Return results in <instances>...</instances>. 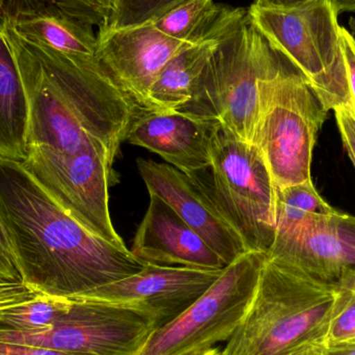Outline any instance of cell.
<instances>
[{"label": "cell", "mask_w": 355, "mask_h": 355, "mask_svg": "<svg viewBox=\"0 0 355 355\" xmlns=\"http://www.w3.org/2000/svg\"><path fill=\"white\" fill-rule=\"evenodd\" d=\"M0 214L23 282L44 295L83 298L146 266L128 248L85 229L20 162L3 157Z\"/></svg>", "instance_id": "1"}, {"label": "cell", "mask_w": 355, "mask_h": 355, "mask_svg": "<svg viewBox=\"0 0 355 355\" xmlns=\"http://www.w3.org/2000/svg\"><path fill=\"white\" fill-rule=\"evenodd\" d=\"M4 35L26 94L27 146L116 157L141 110L97 56L69 55L29 41L6 18Z\"/></svg>", "instance_id": "2"}, {"label": "cell", "mask_w": 355, "mask_h": 355, "mask_svg": "<svg viewBox=\"0 0 355 355\" xmlns=\"http://www.w3.org/2000/svg\"><path fill=\"white\" fill-rule=\"evenodd\" d=\"M343 300L324 283L266 256L256 294L223 355H306L324 349Z\"/></svg>", "instance_id": "3"}, {"label": "cell", "mask_w": 355, "mask_h": 355, "mask_svg": "<svg viewBox=\"0 0 355 355\" xmlns=\"http://www.w3.org/2000/svg\"><path fill=\"white\" fill-rule=\"evenodd\" d=\"M198 89L185 112L214 119L241 141L252 143L258 116L259 85L285 58L263 37L248 10L233 8L215 33Z\"/></svg>", "instance_id": "4"}, {"label": "cell", "mask_w": 355, "mask_h": 355, "mask_svg": "<svg viewBox=\"0 0 355 355\" xmlns=\"http://www.w3.org/2000/svg\"><path fill=\"white\" fill-rule=\"evenodd\" d=\"M327 112L285 58L259 85L252 145L262 154L277 189L311 181L313 151Z\"/></svg>", "instance_id": "5"}, {"label": "cell", "mask_w": 355, "mask_h": 355, "mask_svg": "<svg viewBox=\"0 0 355 355\" xmlns=\"http://www.w3.org/2000/svg\"><path fill=\"white\" fill-rule=\"evenodd\" d=\"M248 15L263 37L304 76L327 112L352 106L340 12L331 0L293 8L252 4Z\"/></svg>", "instance_id": "6"}, {"label": "cell", "mask_w": 355, "mask_h": 355, "mask_svg": "<svg viewBox=\"0 0 355 355\" xmlns=\"http://www.w3.org/2000/svg\"><path fill=\"white\" fill-rule=\"evenodd\" d=\"M266 254L248 252L227 265L185 312L156 329L137 355H200L229 341L256 294Z\"/></svg>", "instance_id": "7"}, {"label": "cell", "mask_w": 355, "mask_h": 355, "mask_svg": "<svg viewBox=\"0 0 355 355\" xmlns=\"http://www.w3.org/2000/svg\"><path fill=\"white\" fill-rule=\"evenodd\" d=\"M209 185L250 252L275 240L277 189L258 148L219 125L211 149Z\"/></svg>", "instance_id": "8"}, {"label": "cell", "mask_w": 355, "mask_h": 355, "mask_svg": "<svg viewBox=\"0 0 355 355\" xmlns=\"http://www.w3.org/2000/svg\"><path fill=\"white\" fill-rule=\"evenodd\" d=\"M114 156L89 151L77 155L41 145L27 146L21 164L85 229L121 248H128L114 229L110 188L118 181Z\"/></svg>", "instance_id": "9"}, {"label": "cell", "mask_w": 355, "mask_h": 355, "mask_svg": "<svg viewBox=\"0 0 355 355\" xmlns=\"http://www.w3.org/2000/svg\"><path fill=\"white\" fill-rule=\"evenodd\" d=\"M73 300L60 324L33 333L0 331V343L81 355H137L157 329L153 315L139 306Z\"/></svg>", "instance_id": "10"}, {"label": "cell", "mask_w": 355, "mask_h": 355, "mask_svg": "<svg viewBox=\"0 0 355 355\" xmlns=\"http://www.w3.org/2000/svg\"><path fill=\"white\" fill-rule=\"evenodd\" d=\"M137 170L149 193L174 209L175 212L212 248L225 266L248 250L200 174H184L168 164L137 158Z\"/></svg>", "instance_id": "11"}, {"label": "cell", "mask_w": 355, "mask_h": 355, "mask_svg": "<svg viewBox=\"0 0 355 355\" xmlns=\"http://www.w3.org/2000/svg\"><path fill=\"white\" fill-rule=\"evenodd\" d=\"M96 56L141 110L149 107L152 85L180 52L196 43L168 37L154 24L97 31Z\"/></svg>", "instance_id": "12"}, {"label": "cell", "mask_w": 355, "mask_h": 355, "mask_svg": "<svg viewBox=\"0 0 355 355\" xmlns=\"http://www.w3.org/2000/svg\"><path fill=\"white\" fill-rule=\"evenodd\" d=\"M223 270L146 264L139 273L103 286L80 300L139 306L151 313L157 329H162L200 298Z\"/></svg>", "instance_id": "13"}, {"label": "cell", "mask_w": 355, "mask_h": 355, "mask_svg": "<svg viewBox=\"0 0 355 355\" xmlns=\"http://www.w3.org/2000/svg\"><path fill=\"white\" fill-rule=\"evenodd\" d=\"M219 123L185 110H139L126 141L157 154L188 176L209 170Z\"/></svg>", "instance_id": "14"}, {"label": "cell", "mask_w": 355, "mask_h": 355, "mask_svg": "<svg viewBox=\"0 0 355 355\" xmlns=\"http://www.w3.org/2000/svg\"><path fill=\"white\" fill-rule=\"evenodd\" d=\"M130 252L144 264L202 270H223L227 267L174 209L153 193H150L149 207Z\"/></svg>", "instance_id": "15"}, {"label": "cell", "mask_w": 355, "mask_h": 355, "mask_svg": "<svg viewBox=\"0 0 355 355\" xmlns=\"http://www.w3.org/2000/svg\"><path fill=\"white\" fill-rule=\"evenodd\" d=\"M0 10V157L22 162L26 156L28 106L16 58L4 35Z\"/></svg>", "instance_id": "16"}, {"label": "cell", "mask_w": 355, "mask_h": 355, "mask_svg": "<svg viewBox=\"0 0 355 355\" xmlns=\"http://www.w3.org/2000/svg\"><path fill=\"white\" fill-rule=\"evenodd\" d=\"M216 37L186 48L168 62L152 85L148 110H183L191 103Z\"/></svg>", "instance_id": "17"}, {"label": "cell", "mask_w": 355, "mask_h": 355, "mask_svg": "<svg viewBox=\"0 0 355 355\" xmlns=\"http://www.w3.org/2000/svg\"><path fill=\"white\" fill-rule=\"evenodd\" d=\"M19 35L69 55L96 56L97 33L93 27L64 16H31L8 20Z\"/></svg>", "instance_id": "18"}, {"label": "cell", "mask_w": 355, "mask_h": 355, "mask_svg": "<svg viewBox=\"0 0 355 355\" xmlns=\"http://www.w3.org/2000/svg\"><path fill=\"white\" fill-rule=\"evenodd\" d=\"M8 20L31 16H64L97 28H107L116 0H0Z\"/></svg>", "instance_id": "19"}, {"label": "cell", "mask_w": 355, "mask_h": 355, "mask_svg": "<svg viewBox=\"0 0 355 355\" xmlns=\"http://www.w3.org/2000/svg\"><path fill=\"white\" fill-rule=\"evenodd\" d=\"M232 8L214 0H186L152 24L168 37L198 43L214 37Z\"/></svg>", "instance_id": "20"}, {"label": "cell", "mask_w": 355, "mask_h": 355, "mask_svg": "<svg viewBox=\"0 0 355 355\" xmlns=\"http://www.w3.org/2000/svg\"><path fill=\"white\" fill-rule=\"evenodd\" d=\"M336 209L317 191L312 180L277 189L275 231L293 229L315 215L329 214Z\"/></svg>", "instance_id": "21"}, {"label": "cell", "mask_w": 355, "mask_h": 355, "mask_svg": "<svg viewBox=\"0 0 355 355\" xmlns=\"http://www.w3.org/2000/svg\"><path fill=\"white\" fill-rule=\"evenodd\" d=\"M186 0H116L105 29H126L156 22Z\"/></svg>", "instance_id": "22"}, {"label": "cell", "mask_w": 355, "mask_h": 355, "mask_svg": "<svg viewBox=\"0 0 355 355\" xmlns=\"http://www.w3.org/2000/svg\"><path fill=\"white\" fill-rule=\"evenodd\" d=\"M336 285L343 300L329 327L324 349L355 344V270L348 271Z\"/></svg>", "instance_id": "23"}, {"label": "cell", "mask_w": 355, "mask_h": 355, "mask_svg": "<svg viewBox=\"0 0 355 355\" xmlns=\"http://www.w3.org/2000/svg\"><path fill=\"white\" fill-rule=\"evenodd\" d=\"M44 295L23 281L0 277V311Z\"/></svg>", "instance_id": "24"}, {"label": "cell", "mask_w": 355, "mask_h": 355, "mask_svg": "<svg viewBox=\"0 0 355 355\" xmlns=\"http://www.w3.org/2000/svg\"><path fill=\"white\" fill-rule=\"evenodd\" d=\"M336 121L342 143L355 168V119L350 106L336 108Z\"/></svg>", "instance_id": "25"}, {"label": "cell", "mask_w": 355, "mask_h": 355, "mask_svg": "<svg viewBox=\"0 0 355 355\" xmlns=\"http://www.w3.org/2000/svg\"><path fill=\"white\" fill-rule=\"evenodd\" d=\"M342 44H343L344 58L347 68L348 83L352 96V114L355 119V39L350 31L345 27L341 28Z\"/></svg>", "instance_id": "26"}, {"label": "cell", "mask_w": 355, "mask_h": 355, "mask_svg": "<svg viewBox=\"0 0 355 355\" xmlns=\"http://www.w3.org/2000/svg\"><path fill=\"white\" fill-rule=\"evenodd\" d=\"M0 354L2 355H81L35 347V346L17 345V344L0 343Z\"/></svg>", "instance_id": "27"}, {"label": "cell", "mask_w": 355, "mask_h": 355, "mask_svg": "<svg viewBox=\"0 0 355 355\" xmlns=\"http://www.w3.org/2000/svg\"><path fill=\"white\" fill-rule=\"evenodd\" d=\"M0 275L8 279L23 281L20 271L17 266L16 261L8 252L0 248Z\"/></svg>", "instance_id": "28"}, {"label": "cell", "mask_w": 355, "mask_h": 355, "mask_svg": "<svg viewBox=\"0 0 355 355\" xmlns=\"http://www.w3.org/2000/svg\"><path fill=\"white\" fill-rule=\"evenodd\" d=\"M313 0H254V6L265 8H293L304 6Z\"/></svg>", "instance_id": "29"}, {"label": "cell", "mask_w": 355, "mask_h": 355, "mask_svg": "<svg viewBox=\"0 0 355 355\" xmlns=\"http://www.w3.org/2000/svg\"><path fill=\"white\" fill-rule=\"evenodd\" d=\"M0 248L14 258V256H12V244H10V237H8V233L6 231V225H4L1 214H0Z\"/></svg>", "instance_id": "30"}, {"label": "cell", "mask_w": 355, "mask_h": 355, "mask_svg": "<svg viewBox=\"0 0 355 355\" xmlns=\"http://www.w3.org/2000/svg\"><path fill=\"white\" fill-rule=\"evenodd\" d=\"M320 355H355V344L341 346V347L327 348Z\"/></svg>", "instance_id": "31"}, {"label": "cell", "mask_w": 355, "mask_h": 355, "mask_svg": "<svg viewBox=\"0 0 355 355\" xmlns=\"http://www.w3.org/2000/svg\"><path fill=\"white\" fill-rule=\"evenodd\" d=\"M340 12H355V0H331Z\"/></svg>", "instance_id": "32"}, {"label": "cell", "mask_w": 355, "mask_h": 355, "mask_svg": "<svg viewBox=\"0 0 355 355\" xmlns=\"http://www.w3.org/2000/svg\"><path fill=\"white\" fill-rule=\"evenodd\" d=\"M348 24H349L350 33H352L355 39V17H350Z\"/></svg>", "instance_id": "33"}, {"label": "cell", "mask_w": 355, "mask_h": 355, "mask_svg": "<svg viewBox=\"0 0 355 355\" xmlns=\"http://www.w3.org/2000/svg\"><path fill=\"white\" fill-rule=\"evenodd\" d=\"M200 355H223V352L219 350L218 348H213L210 352H206V354Z\"/></svg>", "instance_id": "34"}, {"label": "cell", "mask_w": 355, "mask_h": 355, "mask_svg": "<svg viewBox=\"0 0 355 355\" xmlns=\"http://www.w3.org/2000/svg\"><path fill=\"white\" fill-rule=\"evenodd\" d=\"M321 352H318V354H306V355H320Z\"/></svg>", "instance_id": "35"}, {"label": "cell", "mask_w": 355, "mask_h": 355, "mask_svg": "<svg viewBox=\"0 0 355 355\" xmlns=\"http://www.w3.org/2000/svg\"><path fill=\"white\" fill-rule=\"evenodd\" d=\"M0 277H3V275H0Z\"/></svg>", "instance_id": "36"}, {"label": "cell", "mask_w": 355, "mask_h": 355, "mask_svg": "<svg viewBox=\"0 0 355 355\" xmlns=\"http://www.w3.org/2000/svg\"><path fill=\"white\" fill-rule=\"evenodd\" d=\"M0 8H1V3H0ZM1 10H2V8H1Z\"/></svg>", "instance_id": "37"}, {"label": "cell", "mask_w": 355, "mask_h": 355, "mask_svg": "<svg viewBox=\"0 0 355 355\" xmlns=\"http://www.w3.org/2000/svg\"><path fill=\"white\" fill-rule=\"evenodd\" d=\"M0 10H1V12H2L1 8H0Z\"/></svg>", "instance_id": "38"}, {"label": "cell", "mask_w": 355, "mask_h": 355, "mask_svg": "<svg viewBox=\"0 0 355 355\" xmlns=\"http://www.w3.org/2000/svg\"><path fill=\"white\" fill-rule=\"evenodd\" d=\"M0 355H2V354H0Z\"/></svg>", "instance_id": "39"}]
</instances>
